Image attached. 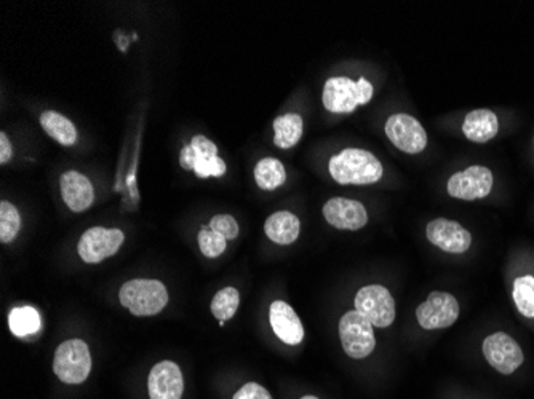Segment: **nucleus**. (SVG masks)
<instances>
[{
    "label": "nucleus",
    "instance_id": "6e6552de",
    "mask_svg": "<svg viewBox=\"0 0 534 399\" xmlns=\"http://www.w3.org/2000/svg\"><path fill=\"white\" fill-rule=\"evenodd\" d=\"M124 241L126 235L118 228H89L79 241L77 251L85 264H99L116 255Z\"/></svg>",
    "mask_w": 534,
    "mask_h": 399
},
{
    "label": "nucleus",
    "instance_id": "7c9ffc66",
    "mask_svg": "<svg viewBox=\"0 0 534 399\" xmlns=\"http://www.w3.org/2000/svg\"><path fill=\"white\" fill-rule=\"evenodd\" d=\"M301 399H319V398H315V396H303V398Z\"/></svg>",
    "mask_w": 534,
    "mask_h": 399
},
{
    "label": "nucleus",
    "instance_id": "423d86ee",
    "mask_svg": "<svg viewBox=\"0 0 534 399\" xmlns=\"http://www.w3.org/2000/svg\"><path fill=\"white\" fill-rule=\"evenodd\" d=\"M340 339L342 348L351 358H367L375 350L373 324L357 310L347 311L346 315L341 318Z\"/></svg>",
    "mask_w": 534,
    "mask_h": 399
},
{
    "label": "nucleus",
    "instance_id": "c756f323",
    "mask_svg": "<svg viewBox=\"0 0 534 399\" xmlns=\"http://www.w3.org/2000/svg\"><path fill=\"white\" fill-rule=\"evenodd\" d=\"M12 145H10V141H8L7 135L5 133H0V163L2 165H5L7 162H10L12 159Z\"/></svg>",
    "mask_w": 534,
    "mask_h": 399
},
{
    "label": "nucleus",
    "instance_id": "4468645a",
    "mask_svg": "<svg viewBox=\"0 0 534 399\" xmlns=\"http://www.w3.org/2000/svg\"><path fill=\"white\" fill-rule=\"evenodd\" d=\"M323 216L330 226L340 230H359L368 222L367 209L361 201L342 197L328 200L323 207Z\"/></svg>",
    "mask_w": 534,
    "mask_h": 399
},
{
    "label": "nucleus",
    "instance_id": "f3484780",
    "mask_svg": "<svg viewBox=\"0 0 534 399\" xmlns=\"http://www.w3.org/2000/svg\"><path fill=\"white\" fill-rule=\"evenodd\" d=\"M60 189L64 203L72 213H82L89 209L95 200L90 181L79 172H66L60 180Z\"/></svg>",
    "mask_w": 534,
    "mask_h": 399
},
{
    "label": "nucleus",
    "instance_id": "9b49d317",
    "mask_svg": "<svg viewBox=\"0 0 534 399\" xmlns=\"http://www.w3.org/2000/svg\"><path fill=\"white\" fill-rule=\"evenodd\" d=\"M492 189V172L486 166H471L464 172H454L448 180L446 190L453 199H485Z\"/></svg>",
    "mask_w": 534,
    "mask_h": 399
},
{
    "label": "nucleus",
    "instance_id": "4be33fe9",
    "mask_svg": "<svg viewBox=\"0 0 534 399\" xmlns=\"http://www.w3.org/2000/svg\"><path fill=\"white\" fill-rule=\"evenodd\" d=\"M286 180L282 162L277 159H263L255 166V181L263 190H276Z\"/></svg>",
    "mask_w": 534,
    "mask_h": 399
},
{
    "label": "nucleus",
    "instance_id": "c85d7f7f",
    "mask_svg": "<svg viewBox=\"0 0 534 399\" xmlns=\"http://www.w3.org/2000/svg\"><path fill=\"white\" fill-rule=\"evenodd\" d=\"M232 399H272L271 393L258 384H247L234 394Z\"/></svg>",
    "mask_w": 534,
    "mask_h": 399
},
{
    "label": "nucleus",
    "instance_id": "bb28decb",
    "mask_svg": "<svg viewBox=\"0 0 534 399\" xmlns=\"http://www.w3.org/2000/svg\"><path fill=\"white\" fill-rule=\"evenodd\" d=\"M199 246H201V255L210 259H216L226 251L228 240L211 228H201L199 232Z\"/></svg>",
    "mask_w": 534,
    "mask_h": 399
},
{
    "label": "nucleus",
    "instance_id": "412c9836",
    "mask_svg": "<svg viewBox=\"0 0 534 399\" xmlns=\"http://www.w3.org/2000/svg\"><path fill=\"white\" fill-rule=\"evenodd\" d=\"M43 131L61 145H74L77 143V130L70 118L58 112L47 110L41 117Z\"/></svg>",
    "mask_w": 534,
    "mask_h": 399
},
{
    "label": "nucleus",
    "instance_id": "5701e85b",
    "mask_svg": "<svg viewBox=\"0 0 534 399\" xmlns=\"http://www.w3.org/2000/svg\"><path fill=\"white\" fill-rule=\"evenodd\" d=\"M8 324L16 338H26L41 329V317L33 307H22L10 313Z\"/></svg>",
    "mask_w": 534,
    "mask_h": 399
},
{
    "label": "nucleus",
    "instance_id": "f8f14e48",
    "mask_svg": "<svg viewBox=\"0 0 534 399\" xmlns=\"http://www.w3.org/2000/svg\"><path fill=\"white\" fill-rule=\"evenodd\" d=\"M483 355L486 361L501 374H512L523 363V351L506 332H496L483 340Z\"/></svg>",
    "mask_w": 534,
    "mask_h": 399
},
{
    "label": "nucleus",
    "instance_id": "6ab92c4d",
    "mask_svg": "<svg viewBox=\"0 0 534 399\" xmlns=\"http://www.w3.org/2000/svg\"><path fill=\"white\" fill-rule=\"evenodd\" d=\"M301 222L290 211H277L272 214L264 224V232L269 240L277 245H292L298 240Z\"/></svg>",
    "mask_w": 534,
    "mask_h": 399
},
{
    "label": "nucleus",
    "instance_id": "f03ea898",
    "mask_svg": "<svg viewBox=\"0 0 534 399\" xmlns=\"http://www.w3.org/2000/svg\"><path fill=\"white\" fill-rule=\"evenodd\" d=\"M373 97V85L365 77L357 82L347 77L328 79L323 87V106L333 114H351L361 104H368Z\"/></svg>",
    "mask_w": 534,
    "mask_h": 399
},
{
    "label": "nucleus",
    "instance_id": "20e7f679",
    "mask_svg": "<svg viewBox=\"0 0 534 399\" xmlns=\"http://www.w3.org/2000/svg\"><path fill=\"white\" fill-rule=\"evenodd\" d=\"M53 371L56 377L64 384L79 385L85 382L91 371L89 345L80 339H70L63 342L56 348Z\"/></svg>",
    "mask_w": 534,
    "mask_h": 399
},
{
    "label": "nucleus",
    "instance_id": "39448f33",
    "mask_svg": "<svg viewBox=\"0 0 534 399\" xmlns=\"http://www.w3.org/2000/svg\"><path fill=\"white\" fill-rule=\"evenodd\" d=\"M180 163L184 170H191L197 178L207 180L210 176L221 178L226 172L224 160L218 157V147L209 138L197 135L191 144L184 145L181 151Z\"/></svg>",
    "mask_w": 534,
    "mask_h": 399
},
{
    "label": "nucleus",
    "instance_id": "393cba45",
    "mask_svg": "<svg viewBox=\"0 0 534 399\" xmlns=\"http://www.w3.org/2000/svg\"><path fill=\"white\" fill-rule=\"evenodd\" d=\"M240 303V294L236 288H224V290L216 292L213 301H211V313L213 317L218 318L220 321H228L236 315L237 309Z\"/></svg>",
    "mask_w": 534,
    "mask_h": 399
},
{
    "label": "nucleus",
    "instance_id": "ddd939ff",
    "mask_svg": "<svg viewBox=\"0 0 534 399\" xmlns=\"http://www.w3.org/2000/svg\"><path fill=\"white\" fill-rule=\"evenodd\" d=\"M427 238L432 245L451 255L465 253L472 243V235L459 222L445 218L427 224Z\"/></svg>",
    "mask_w": 534,
    "mask_h": 399
},
{
    "label": "nucleus",
    "instance_id": "9d476101",
    "mask_svg": "<svg viewBox=\"0 0 534 399\" xmlns=\"http://www.w3.org/2000/svg\"><path fill=\"white\" fill-rule=\"evenodd\" d=\"M386 135L405 153H421L427 145V133L419 120L408 114H394L386 122Z\"/></svg>",
    "mask_w": 534,
    "mask_h": 399
},
{
    "label": "nucleus",
    "instance_id": "a878e982",
    "mask_svg": "<svg viewBox=\"0 0 534 399\" xmlns=\"http://www.w3.org/2000/svg\"><path fill=\"white\" fill-rule=\"evenodd\" d=\"M22 228V218L10 201L0 203V241L12 243Z\"/></svg>",
    "mask_w": 534,
    "mask_h": 399
},
{
    "label": "nucleus",
    "instance_id": "7ed1b4c3",
    "mask_svg": "<svg viewBox=\"0 0 534 399\" xmlns=\"http://www.w3.org/2000/svg\"><path fill=\"white\" fill-rule=\"evenodd\" d=\"M118 299L135 317H153L167 307L168 292L157 280H132L120 288Z\"/></svg>",
    "mask_w": 534,
    "mask_h": 399
},
{
    "label": "nucleus",
    "instance_id": "cd10ccee",
    "mask_svg": "<svg viewBox=\"0 0 534 399\" xmlns=\"http://www.w3.org/2000/svg\"><path fill=\"white\" fill-rule=\"evenodd\" d=\"M210 228L222 235L226 240H234L240 232L237 220L230 214H220L210 220Z\"/></svg>",
    "mask_w": 534,
    "mask_h": 399
},
{
    "label": "nucleus",
    "instance_id": "f257e3e1",
    "mask_svg": "<svg viewBox=\"0 0 534 399\" xmlns=\"http://www.w3.org/2000/svg\"><path fill=\"white\" fill-rule=\"evenodd\" d=\"M328 172L342 186H370L381 181V162L371 152L344 149L328 162Z\"/></svg>",
    "mask_w": 534,
    "mask_h": 399
},
{
    "label": "nucleus",
    "instance_id": "0eeeda50",
    "mask_svg": "<svg viewBox=\"0 0 534 399\" xmlns=\"http://www.w3.org/2000/svg\"><path fill=\"white\" fill-rule=\"evenodd\" d=\"M355 310L378 328H388L396 320V301L381 284L361 288L355 296Z\"/></svg>",
    "mask_w": 534,
    "mask_h": 399
},
{
    "label": "nucleus",
    "instance_id": "2eb2a0df",
    "mask_svg": "<svg viewBox=\"0 0 534 399\" xmlns=\"http://www.w3.org/2000/svg\"><path fill=\"white\" fill-rule=\"evenodd\" d=\"M147 385L151 399H181L184 392V380L180 366L173 361L157 363L149 374Z\"/></svg>",
    "mask_w": 534,
    "mask_h": 399
},
{
    "label": "nucleus",
    "instance_id": "dca6fc26",
    "mask_svg": "<svg viewBox=\"0 0 534 399\" xmlns=\"http://www.w3.org/2000/svg\"><path fill=\"white\" fill-rule=\"evenodd\" d=\"M269 320L276 336H277L284 344L299 345L304 339V328L299 320L296 311L284 302V301H276L272 302L269 309Z\"/></svg>",
    "mask_w": 534,
    "mask_h": 399
},
{
    "label": "nucleus",
    "instance_id": "b1692460",
    "mask_svg": "<svg viewBox=\"0 0 534 399\" xmlns=\"http://www.w3.org/2000/svg\"><path fill=\"white\" fill-rule=\"evenodd\" d=\"M512 296L521 315L534 318V276H519L513 282Z\"/></svg>",
    "mask_w": 534,
    "mask_h": 399
},
{
    "label": "nucleus",
    "instance_id": "a211bd4d",
    "mask_svg": "<svg viewBox=\"0 0 534 399\" xmlns=\"http://www.w3.org/2000/svg\"><path fill=\"white\" fill-rule=\"evenodd\" d=\"M498 131H500V120L492 110H472L465 116L463 133L472 143L485 144L498 135Z\"/></svg>",
    "mask_w": 534,
    "mask_h": 399
},
{
    "label": "nucleus",
    "instance_id": "aec40b11",
    "mask_svg": "<svg viewBox=\"0 0 534 399\" xmlns=\"http://www.w3.org/2000/svg\"><path fill=\"white\" fill-rule=\"evenodd\" d=\"M303 128H304V122L299 114H286L276 118L274 144L280 149H290L293 145L298 144L299 139L303 138Z\"/></svg>",
    "mask_w": 534,
    "mask_h": 399
},
{
    "label": "nucleus",
    "instance_id": "1a4fd4ad",
    "mask_svg": "<svg viewBox=\"0 0 534 399\" xmlns=\"http://www.w3.org/2000/svg\"><path fill=\"white\" fill-rule=\"evenodd\" d=\"M417 318L424 329L450 328L459 318L458 299L450 292H430L427 301L417 307Z\"/></svg>",
    "mask_w": 534,
    "mask_h": 399
}]
</instances>
